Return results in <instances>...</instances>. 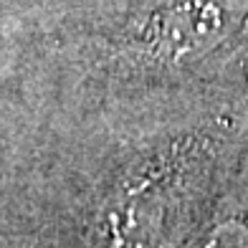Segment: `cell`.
<instances>
[{
	"instance_id": "6da1fadb",
	"label": "cell",
	"mask_w": 248,
	"mask_h": 248,
	"mask_svg": "<svg viewBox=\"0 0 248 248\" xmlns=\"http://www.w3.org/2000/svg\"><path fill=\"white\" fill-rule=\"evenodd\" d=\"M129 13L127 46L165 66L200 59L233 26V13L223 0H140Z\"/></svg>"
},
{
	"instance_id": "7a4b0ae2",
	"label": "cell",
	"mask_w": 248,
	"mask_h": 248,
	"mask_svg": "<svg viewBox=\"0 0 248 248\" xmlns=\"http://www.w3.org/2000/svg\"><path fill=\"white\" fill-rule=\"evenodd\" d=\"M187 248H248V228L241 220H225L202 233Z\"/></svg>"
}]
</instances>
